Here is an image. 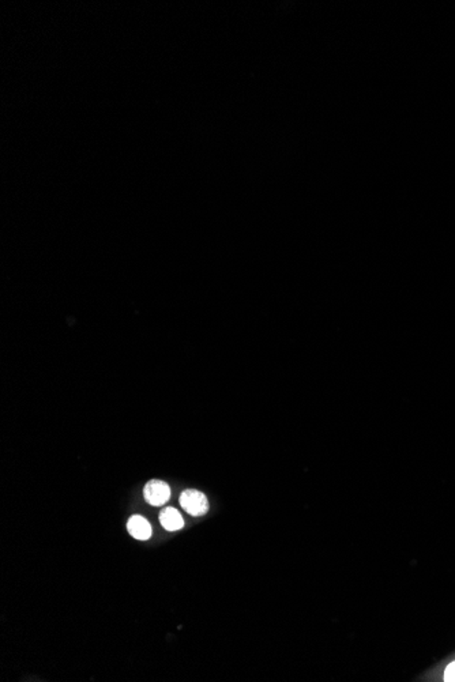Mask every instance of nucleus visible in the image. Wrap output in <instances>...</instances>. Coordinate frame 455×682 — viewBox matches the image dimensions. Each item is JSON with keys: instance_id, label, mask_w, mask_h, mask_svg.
I'll use <instances>...</instances> for the list:
<instances>
[{"instance_id": "obj_1", "label": "nucleus", "mask_w": 455, "mask_h": 682, "mask_svg": "<svg viewBox=\"0 0 455 682\" xmlns=\"http://www.w3.org/2000/svg\"><path fill=\"white\" fill-rule=\"evenodd\" d=\"M180 505L193 517H202L208 511L207 497L199 490L188 489L180 494Z\"/></svg>"}, {"instance_id": "obj_2", "label": "nucleus", "mask_w": 455, "mask_h": 682, "mask_svg": "<svg viewBox=\"0 0 455 682\" xmlns=\"http://www.w3.org/2000/svg\"><path fill=\"white\" fill-rule=\"evenodd\" d=\"M143 496H145V500L150 505L160 507V505H164L166 501L170 499V487L166 482L160 481V480H152L145 485Z\"/></svg>"}, {"instance_id": "obj_3", "label": "nucleus", "mask_w": 455, "mask_h": 682, "mask_svg": "<svg viewBox=\"0 0 455 682\" xmlns=\"http://www.w3.org/2000/svg\"><path fill=\"white\" fill-rule=\"evenodd\" d=\"M127 530L135 539H139V541L149 539L152 537V532H153L150 523L148 522L143 517H139V515H134L130 518V521L127 522Z\"/></svg>"}, {"instance_id": "obj_4", "label": "nucleus", "mask_w": 455, "mask_h": 682, "mask_svg": "<svg viewBox=\"0 0 455 682\" xmlns=\"http://www.w3.org/2000/svg\"><path fill=\"white\" fill-rule=\"evenodd\" d=\"M160 523L168 531H177L183 528L184 519L180 512L172 507H166L160 514Z\"/></svg>"}, {"instance_id": "obj_5", "label": "nucleus", "mask_w": 455, "mask_h": 682, "mask_svg": "<svg viewBox=\"0 0 455 682\" xmlns=\"http://www.w3.org/2000/svg\"><path fill=\"white\" fill-rule=\"evenodd\" d=\"M445 681L447 682H454L455 681V661L453 663H450L445 672Z\"/></svg>"}]
</instances>
